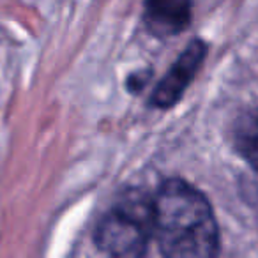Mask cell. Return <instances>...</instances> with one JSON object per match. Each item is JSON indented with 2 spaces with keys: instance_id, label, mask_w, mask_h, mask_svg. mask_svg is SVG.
Listing matches in <instances>:
<instances>
[{
  "instance_id": "6da1fadb",
  "label": "cell",
  "mask_w": 258,
  "mask_h": 258,
  "mask_svg": "<svg viewBox=\"0 0 258 258\" xmlns=\"http://www.w3.org/2000/svg\"><path fill=\"white\" fill-rule=\"evenodd\" d=\"M154 239L165 256H214L219 232L207 198L184 180H166L154 198Z\"/></svg>"
},
{
  "instance_id": "7a4b0ae2",
  "label": "cell",
  "mask_w": 258,
  "mask_h": 258,
  "mask_svg": "<svg viewBox=\"0 0 258 258\" xmlns=\"http://www.w3.org/2000/svg\"><path fill=\"white\" fill-rule=\"evenodd\" d=\"M154 237V200L140 189H127L117 198L96 228V244L103 253L137 258Z\"/></svg>"
},
{
  "instance_id": "3957f363",
  "label": "cell",
  "mask_w": 258,
  "mask_h": 258,
  "mask_svg": "<svg viewBox=\"0 0 258 258\" xmlns=\"http://www.w3.org/2000/svg\"><path fill=\"white\" fill-rule=\"evenodd\" d=\"M205 55H207V46L204 41H191L187 50L177 58L173 68L159 82L158 89L154 90L151 97V103L159 108H168L175 104L184 94V90L187 89V85L193 82L197 71L204 64Z\"/></svg>"
},
{
  "instance_id": "277c9868",
  "label": "cell",
  "mask_w": 258,
  "mask_h": 258,
  "mask_svg": "<svg viewBox=\"0 0 258 258\" xmlns=\"http://www.w3.org/2000/svg\"><path fill=\"white\" fill-rule=\"evenodd\" d=\"M144 20L156 36H177L191 22V0H147Z\"/></svg>"
},
{
  "instance_id": "5b68a950",
  "label": "cell",
  "mask_w": 258,
  "mask_h": 258,
  "mask_svg": "<svg viewBox=\"0 0 258 258\" xmlns=\"http://www.w3.org/2000/svg\"><path fill=\"white\" fill-rule=\"evenodd\" d=\"M233 135L239 152L254 170H258V108L240 115Z\"/></svg>"
}]
</instances>
